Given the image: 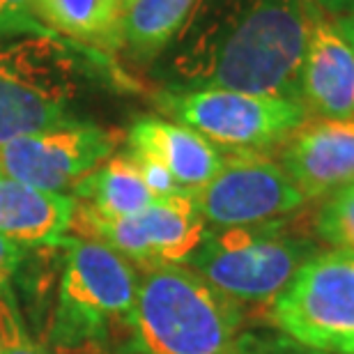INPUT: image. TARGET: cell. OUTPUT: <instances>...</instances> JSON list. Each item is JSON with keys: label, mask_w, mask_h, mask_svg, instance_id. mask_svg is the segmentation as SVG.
Instances as JSON below:
<instances>
[{"label": "cell", "mask_w": 354, "mask_h": 354, "mask_svg": "<svg viewBox=\"0 0 354 354\" xmlns=\"http://www.w3.org/2000/svg\"><path fill=\"white\" fill-rule=\"evenodd\" d=\"M313 10V0H198L150 74L161 90L299 99Z\"/></svg>", "instance_id": "1"}, {"label": "cell", "mask_w": 354, "mask_h": 354, "mask_svg": "<svg viewBox=\"0 0 354 354\" xmlns=\"http://www.w3.org/2000/svg\"><path fill=\"white\" fill-rule=\"evenodd\" d=\"M111 58L41 24L0 32V147L14 138L72 122L88 83Z\"/></svg>", "instance_id": "2"}, {"label": "cell", "mask_w": 354, "mask_h": 354, "mask_svg": "<svg viewBox=\"0 0 354 354\" xmlns=\"http://www.w3.org/2000/svg\"><path fill=\"white\" fill-rule=\"evenodd\" d=\"M239 301L182 265L147 267L129 315L131 354H230Z\"/></svg>", "instance_id": "3"}, {"label": "cell", "mask_w": 354, "mask_h": 354, "mask_svg": "<svg viewBox=\"0 0 354 354\" xmlns=\"http://www.w3.org/2000/svg\"><path fill=\"white\" fill-rule=\"evenodd\" d=\"M62 244L58 299L44 341L60 354L97 352L115 327L129 329L140 279L129 260L102 242L65 237Z\"/></svg>", "instance_id": "4"}, {"label": "cell", "mask_w": 354, "mask_h": 354, "mask_svg": "<svg viewBox=\"0 0 354 354\" xmlns=\"http://www.w3.org/2000/svg\"><path fill=\"white\" fill-rule=\"evenodd\" d=\"M317 253L313 239L297 237L286 218L263 225L214 228L189 267L235 301H272L299 267Z\"/></svg>", "instance_id": "5"}, {"label": "cell", "mask_w": 354, "mask_h": 354, "mask_svg": "<svg viewBox=\"0 0 354 354\" xmlns=\"http://www.w3.org/2000/svg\"><path fill=\"white\" fill-rule=\"evenodd\" d=\"M157 106L173 122L189 127L218 150L232 154H258L283 145L308 120L299 99L221 88L159 90Z\"/></svg>", "instance_id": "6"}, {"label": "cell", "mask_w": 354, "mask_h": 354, "mask_svg": "<svg viewBox=\"0 0 354 354\" xmlns=\"http://www.w3.org/2000/svg\"><path fill=\"white\" fill-rule=\"evenodd\" d=\"M281 334L327 354H354V251H317L269 301Z\"/></svg>", "instance_id": "7"}, {"label": "cell", "mask_w": 354, "mask_h": 354, "mask_svg": "<svg viewBox=\"0 0 354 354\" xmlns=\"http://www.w3.org/2000/svg\"><path fill=\"white\" fill-rule=\"evenodd\" d=\"M69 228L76 237L102 242L129 263L147 267L189 263L212 230L191 191L157 198L129 216H102L74 201Z\"/></svg>", "instance_id": "8"}, {"label": "cell", "mask_w": 354, "mask_h": 354, "mask_svg": "<svg viewBox=\"0 0 354 354\" xmlns=\"http://www.w3.org/2000/svg\"><path fill=\"white\" fill-rule=\"evenodd\" d=\"M120 136L88 120L14 138L0 147V173L26 187L62 194L113 157Z\"/></svg>", "instance_id": "9"}, {"label": "cell", "mask_w": 354, "mask_h": 354, "mask_svg": "<svg viewBox=\"0 0 354 354\" xmlns=\"http://www.w3.org/2000/svg\"><path fill=\"white\" fill-rule=\"evenodd\" d=\"M196 203L212 228H242L281 221L306 198L281 164L244 152L225 157L214 180L196 191Z\"/></svg>", "instance_id": "10"}, {"label": "cell", "mask_w": 354, "mask_h": 354, "mask_svg": "<svg viewBox=\"0 0 354 354\" xmlns=\"http://www.w3.org/2000/svg\"><path fill=\"white\" fill-rule=\"evenodd\" d=\"M299 102L320 120H354V48L317 5L301 62Z\"/></svg>", "instance_id": "11"}, {"label": "cell", "mask_w": 354, "mask_h": 354, "mask_svg": "<svg viewBox=\"0 0 354 354\" xmlns=\"http://www.w3.org/2000/svg\"><path fill=\"white\" fill-rule=\"evenodd\" d=\"M283 145L281 166L306 201L354 182V120H306Z\"/></svg>", "instance_id": "12"}, {"label": "cell", "mask_w": 354, "mask_h": 354, "mask_svg": "<svg viewBox=\"0 0 354 354\" xmlns=\"http://www.w3.org/2000/svg\"><path fill=\"white\" fill-rule=\"evenodd\" d=\"M129 152L159 161L184 191H201L223 168L225 157L198 131L164 118H140L127 131Z\"/></svg>", "instance_id": "13"}, {"label": "cell", "mask_w": 354, "mask_h": 354, "mask_svg": "<svg viewBox=\"0 0 354 354\" xmlns=\"http://www.w3.org/2000/svg\"><path fill=\"white\" fill-rule=\"evenodd\" d=\"M74 198L41 191L0 177V235L24 246H46L58 242L69 228Z\"/></svg>", "instance_id": "14"}, {"label": "cell", "mask_w": 354, "mask_h": 354, "mask_svg": "<svg viewBox=\"0 0 354 354\" xmlns=\"http://www.w3.org/2000/svg\"><path fill=\"white\" fill-rule=\"evenodd\" d=\"M127 0H37L35 17L79 46L111 55L120 51Z\"/></svg>", "instance_id": "15"}, {"label": "cell", "mask_w": 354, "mask_h": 354, "mask_svg": "<svg viewBox=\"0 0 354 354\" xmlns=\"http://www.w3.org/2000/svg\"><path fill=\"white\" fill-rule=\"evenodd\" d=\"M74 201L102 216H129L157 198L129 152L113 154L74 184Z\"/></svg>", "instance_id": "16"}, {"label": "cell", "mask_w": 354, "mask_h": 354, "mask_svg": "<svg viewBox=\"0 0 354 354\" xmlns=\"http://www.w3.org/2000/svg\"><path fill=\"white\" fill-rule=\"evenodd\" d=\"M198 0H131L122 17L120 51L140 67H152L189 19Z\"/></svg>", "instance_id": "17"}, {"label": "cell", "mask_w": 354, "mask_h": 354, "mask_svg": "<svg viewBox=\"0 0 354 354\" xmlns=\"http://www.w3.org/2000/svg\"><path fill=\"white\" fill-rule=\"evenodd\" d=\"M315 230L336 249L354 251V182L329 196L315 218Z\"/></svg>", "instance_id": "18"}, {"label": "cell", "mask_w": 354, "mask_h": 354, "mask_svg": "<svg viewBox=\"0 0 354 354\" xmlns=\"http://www.w3.org/2000/svg\"><path fill=\"white\" fill-rule=\"evenodd\" d=\"M0 354H48L28 331L10 286L0 288Z\"/></svg>", "instance_id": "19"}, {"label": "cell", "mask_w": 354, "mask_h": 354, "mask_svg": "<svg viewBox=\"0 0 354 354\" xmlns=\"http://www.w3.org/2000/svg\"><path fill=\"white\" fill-rule=\"evenodd\" d=\"M230 354H327L292 341L286 334H239Z\"/></svg>", "instance_id": "20"}, {"label": "cell", "mask_w": 354, "mask_h": 354, "mask_svg": "<svg viewBox=\"0 0 354 354\" xmlns=\"http://www.w3.org/2000/svg\"><path fill=\"white\" fill-rule=\"evenodd\" d=\"M131 154V159L136 161L140 175L147 184V189L152 191L154 198H168V196H177V194H184V189L180 184L175 182V177L166 171L159 161H154L152 157H145V154Z\"/></svg>", "instance_id": "21"}, {"label": "cell", "mask_w": 354, "mask_h": 354, "mask_svg": "<svg viewBox=\"0 0 354 354\" xmlns=\"http://www.w3.org/2000/svg\"><path fill=\"white\" fill-rule=\"evenodd\" d=\"M35 3L37 0H0V32L37 21Z\"/></svg>", "instance_id": "22"}, {"label": "cell", "mask_w": 354, "mask_h": 354, "mask_svg": "<svg viewBox=\"0 0 354 354\" xmlns=\"http://www.w3.org/2000/svg\"><path fill=\"white\" fill-rule=\"evenodd\" d=\"M24 258H26L24 246L14 244L7 237L0 235V288L10 286V279L17 274V269L24 263Z\"/></svg>", "instance_id": "23"}, {"label": "cell", "mask_w": 354, "mask_h": 354, "mask_svg": "<svg viewBox=\"0 0 354 354\" xmlns=\"http://www.w3.org/2000/svg\"><path fill=\"white\" fill-rule=\"evenodd\" d=\"M313 3L317 5V10H320L324 17H329L334 21L354 14V0H313Z\"/></svg>", "instance_id": "24"}, {"label": "cell", "mask_w": 354, "mask_h": 354, "mask_svg": "<svg viewBox=\"0 0 354 354\" xmlns=\"http://www.w3.org/2000/svg\"><path fill=\"white\" fill-rule=\"evenodd\" d=\"M336 24H338L341 32L345 35V37H348V41L354 48V14H350V17H345V19H338Z\"/></svg>", "instance_id": "25"}, {"label": "cell", "mask_w": 354, "mask_h": 354, "mask_svg": "<svg viewBox=\"0 0 354 354\" xmlns=\"http://www.w3.org/2000/svg\"><path fill=\"white\" fill-rule=\"evenodd\" d=\"M129 3H131V0H127V5H129ZM124 10H127V7H124Z\"/></svg>", "instance_id": "26"}, {"label": "cell", "mask_w": 354, "mask_h": 354, "mask_svg": "<svg viewBox=\"0 0 354 354\" xmlns=\"http://www.w3.org/2000/svg\"><path fill=\"white\" fill-rule=\"evenodd\" d=\"M0 177H3V173H0Z\"/></svg>", "instance_id": "27"}]
</instances>
